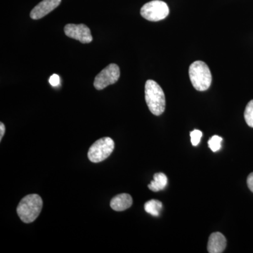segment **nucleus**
Listing matches in <instances>:
<instances>
[{
	"label": "nucleus",
	"instance_id": "7ed1b4c3",
	"mask_svg": "<svg viewBox=\"0 0 253 253\" xmlns=\"http://www.w3.org/2000/svg\"><path fill=\"white\" fill-rule=\"evenodd\" d=\"M189 77L193 86L198 91L207 90L212 83V74L204 61H195L190 66Z\"/></svg>",
	"mask_w": 253,
	"mask_h": 253
},
{
	"label": "nucleus",
	"instance_id": "f257e3e1",
	"mask_svg": "<svg viewBox=\"0 0 253 253\" xmlns=\"http://www.w3.org/2000/svg\"><path fill=\"white\" fill-rule=\"evenodd\" d=\"M145 99L149 109L155 116H161L166 109V96L156 82L149 80L145 84Z\"/></svg>",
	"mask_w": 253,
	"mask_h": 253
},
{
	"label": "nucleus",
	"instance_id": "f3484780",
	"mask_svg": "<svg viewBox=\"0 0 253 253\" xmlns=\"http://www.w3.org/2000/svg\"><path fill=\"white\" fill-rule=\"evenodd\" d=\"M247 184L250 190L253 192V172L251 173L248 176Z\"/></svg>",
	"mask_w": 253,
	"mask_h": 253
},
{
	"label": "nucleus",
	"instance_id": "39448f33",
	"mask_svg": "<svg viewBox=\"0 0 253 253\" xmlns=\"http://www.w3.org/2000/svg\"><path fill=\"white\" fill-rule=\"evenodd\" d=\"M140 12L141 16L145 19L156 22L167 17L169 10L165 1L154 0L145 4L141 7Z\"/></svg>",
	"mask_w": 253,
	"mask_h": 253
},
{
	"label": "nucleus",
	"instance_id": "1a4fd4ad",
	"mask_svg": "<svg viewBox=\"0 0 253 253\" xmlns=\"http://www.w3.org/2000/svg\"><path fill=\"white\" fill-rule=\"evenodd\" d=\"M226 246L225 236L219 232L212 233L208 240V251L210 253L224 252Z\"/></svg>",
	"mask_w": 253,
	"mask_h": 253
},
{
	"label": "nucleus",
	"instance_id": "423d86ee",
	"mask_svg": "<svg viewBox=\"0 0 253 253\" xmlns=\"http://www.w3.org/2000/svg\"><path fill=\"white\" fill-rule=\"evenodd\" d=\"M121 76L119 66L116 63H111L96 76L94 86L97 90H102L108 86L117 83Z\"/></svg>",
	"mask_w": 253,
	"mask_h": 253
},
{
	"label": "nucleus",
	"instance_id": "f03ea898",
	"mask_svg": "<svg viewBox=\"0 0 253 253\" xmlns=\"http://www.w3.org/2000/svg\"><path fill=\"white\" fill-rule=\"evenodd\" d=\"M42 206V199L39 195H28L18 204V215L23 222H33L41 214Z\"/></svg>",
	"mask_w": 253,
	"mask_h": 253
},
{
	"label": "nucleus",
	"instance_id": "4468645a",
	"mask_svg": "<svg viewBox=\"0 0 253 253\" xmlns=\"http://www.w3.org/2000/svg\"><path fill=\"white\" fill-rule=\"evenodd\" d=\"M222 138L217 135L212 136L208 141V146L213 152H217L221 147Z\"/></svg>",
	"mask_w": 253,
	"mask_h": 253
},
{
	"label": "nucleus",
	"instance_id": "f8f14e48",
	"mask_svg": "<svg viewBox=\"0 0 253 253\" xmlns=\"http://www.w3.org/2000/svg\"><path fill=\"white\" fill-rule=\"evenodd\" d=\"M162 208V203L161 201H158V200H151V201H148L144 205L145 211L151 214V215L154 216V217L159 216Z\"/></svg>",
	"mask_w": 253,
	"mask_h": 253
},
{
	"label": "nucleus",
	"instance_id": "0eeeda50",
	"mask_svg": "<svg viewBox=\"0 0 253 253\" xmlns=\"http://www.w3.org/2000/svg\"><path fill=\"white\" fill-rule=\"evenodd\" d=\"M64 33L68 38L81 42L83 44H88L93 41L90 29L84 24L69 23L64 28Z\"/></svg>",
	"mask_w": 253,
	"mask_h": 253
},
{
	"label": "nucleus",
	"instance_id": "6e6552de",
	"mask_svg": "<svg viewBox=\"0 0 253 253\" xmlns=\"http://www.w3.org/2000/svg\"><path fill=\"white\" fill-rule=\"evenodd\" d=\"M61 2V0H42L33 8L30 16L33 20L41 19L58 7Z\"/></svg>",
	"mask_w": 253,
	"mask_h": 253
},
{
	"label": "nucleus",
	"instance_id": "20e7f679",
	"mask_svg": "<svg viewBox=\"0 0 253 253\" xmlns=\"http://www.w3.org/2000/svg\"><path fill=\"white\" fill-rule=\"evenodd\" d=\"M115 143L110 137H103L91 145L88 158L92 163H99L109 157L114 150Z\"/></svg>",
	"mask_w": 253,
	"mask_h": 253
},
{
	"label": "nucleus",
	"instance_id": "a211bd4d",
	"mask_svg": "<svg viewBox=\"0 0 253 253\" xmlns=\"http://www.w3.org/2000/svg\"><path fill=\"white\" fill-rule=\"evenodd\" d=\"M0 141H1L5 133V126L2 123H0Z\"/></svg>",
	"mask_w": 253,
	"mask_h": 253
},
{
	"label": "nucleus",
	"instance_id": "2eb2a0df",
	"mask_svg": "<svg viewBox=\"0 0 253 253\" xmlns=\"http://www.w3.org/2000/svg\"><path fill=\"white\" fill-rule=\"evenodd\" d=\"M202 135V131L198 130V129H195V130L190 133L191 144H192L193 146H196L199 145Z\"/></svg>",
	"mask_w": 253,
	"mask_h": 253
},
{
	"label": "nucleus",
	"instance_id": "dca6fc26",
	"mask_svg": "<svg viewBox=\"0 0 253 253\" xmlns=\"http://www.w3.org/2000/svg\"><path fill=\"white\" fill-rule=\"evenodd\" d=\"M49 82L51 86H59L60 84V77L57 74H53L50 77Z\"/></svg>",
	"mask_w": 253,
	"mask_h": 253
},
{
	"label": "nucleus",
	"instance_id": "9b49d317",
	"mask_svg": "<svg viewBox=\"0 0 253 253\" xmlns=\"http://www.w3.org/2000/svg\"><path fill=\"white\" fill-rule=\"evenodd\" d=\"M168 184V177L164 173H156L154 176V180L151 181L148 186L149 189L154 192L161 191L166 187Z\"/></svg>",
	"mask_w": 253,
	"mask_h": 253
},
{
	"label": "nucleus",
	"instance_id": "ddd939ff",
	"mask_svg": "<svg viewBox=\"0 0 253 253\" xmlns=\"http://www.w3.org/2000/svg\"><path fill=\"white\" fill-rule=\"evenodd\" d=\"M244 118L248 126L253 127V100L250 101L245 109Z\"/></svg>",
	"mask_w": 253,
	"mask_h": 253
},
{
	"label": "nucleus",
	"instance_id": "9d476101",
	"mask_svg": "<svg viewBox=\"0 0 253 253\" xmlns=\"http://www.w3.org/2000/svg\"><path fill=\"white\" fill-rule=\"evenodd\" d=\"M132 204L133 200L130 195L121 194L113 198L111 201V207L114 211L120 212L130 208Z\"/></svg>",
	"mask_w": 253,
	"mask_h": 253
}]
</instances>
